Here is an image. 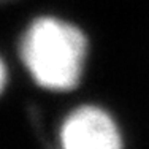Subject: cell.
<instances>
[{"instance_id":"obj_1","label":"cell","mask_w":149,"mask_h":149,"mask_svg":"<svg viewBox=\"0 0 149 149\" xmlns=\"http://www.w3.org/2000/svg\"><path fill=\"white\" fill-rule=\"evenodd\" d=\"M89 43L78 26L56 16H40L27 26L19 56L37 86L63 92L78 86L87 60Z\"/></svg>"},{"instance_id":"obj_2","label":"cell","mask_w":149,"mask_h":149,"mask_svg":"<svg viewBox=\"0 0 149 149\" xmlns=\"http://www.w3.org/2000/svg\"><path fill=\"white\" fill-rule=\"evenodd\" d=\"M59 144L60 149H124L114 118L97 105H81L63 118Z\"/></svg>"}]
</instances>
